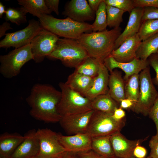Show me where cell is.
Listing matches in <instances>:
<instances>
[{"label": "cell", "mask_w": 158, "mask_h": 158, "mask_svg": "<svg viewBox=\"0 0 158 158\" xmlns=\"http://www.w3.org/2000/svg\"><path fill=\"white\" fill-rule=\"evenodd\" d=\"M24 136L16 133H5L0 136V158H10Z\"/></svg>", "instance_id": "21"}, {"label": "cell", "mask_w": 158, "mask_h": 158, "mask_svg": "<svg viewBox=\"0 0 158 158\" xmlns=\"http://www.w3.org/2000/svg\"></svg>", "instance_id": "52"}, {"label": "cell", "mask_w": 158, "mask_h": 158, "mask_svg": "<svg viewBox=\"0 0 158 158\" xmlns=\"http://www.w3.org/2000/svg\"><path fill=\"white\" fill-rule=\"evenodd\" d=\"M58 36L43 28L33 38L30 43L33 60L36 63L43 61L53 51Z\"/></svg>", "instance_id": "10"}, {"label": "cell", "mask_w": 158, "mask_h": 158, "mask_svg": "<svg viewBox=\"0 0 158 158\" xmlns=\"http://www.w3.org/2000/svg\"><path fill=\"white\" fill-rule=\"evenodd\" d=\"M107 25L113 28L119 27L123 22V16L125 12L117 8L106 5Z\"/></svg>", "instance_id": "33"}, {"label": "cell", "mask_w": 158, "mask_h": 158, "mask_svg": "<svg viewBox=\"0 0 158 158\" xmlns=\"http://www.w3.org/2000/svg\"><path fill=\"white\" fill-rule=\"evenodd\" d=\"M12 29L9 23L7 21L4 22L0 26V38L5 35L7 30Z\"/></svg>", "instance_id": "45"}, {"label": "cell", "mask_w": 158, "mask_h": 158, "mask_svg": "<svg viewBox=\"0 0 158 158\" xmlns=\"http://www.w3.org/2000/svg\"><path fill=\"white\" fill-rule=\"evenodd\" d=\"M39 21L42 27L58 36L76 40L82 34L92 31V24L79 22L67 17L63 19L51 15H41Z\"/></svg>", "instance_id": "3"}, {"label": "cell", "mask_w": 158, "mask_h": 158, "mask_svg": "<svg viewBox=\"0 0 158 158\" xmlns=\"http://www.w3.org/2000/svg\"><path fill=\"white\" fill-rule=\"evenodd\" d=\"M17 1L28 13L38 18L41 15H50L51 13L46 5L44 0H18Z\"/></svg>", "instance_id": "27"}, {"label": "cell", "mask_w": 158, "mask_h": 158, "mask_svg": "<svg viewBox=\"0 0 158 158\" xmlns=\"http://www.w3.org/2000/svg\"><path fill=\"white\" fill-rule=\"evenodd\" d=\"M134 102L132 100L125 98L122 99L120 102L119 107L123 109H131L134 105Z\"/></svg>", "instance_id": "44"}, {"label": "cell", "mask_w": 158, "mask_h": 158, "mask_svg": "<svg viewBox=\"0 0 158 158\" xmlns=\"http://www.w3.org/2000/svg\"><path fill=\"white\" fill-rule=\"evenodd\" d=\"M73 158H78L76 153H73Z\"/></svg>", "instance_id": "49"}, {"label": "cell", "mask_w": 158, "mask_h": 158, "mask_svg": "<svg viewBox=\"0 0 158 158\" xmlns=\"http://www.w3.org/2000/svg\"><path fill=\"white\" fill-rule=\"evenodd\" d=\"M89 56L83 46L75 40L59 38L53 51L47 57L59 59L65 66L75 68Z\"/></svg>", "instance_id": "4"}, {"label": "cell", "mask_w": 158, "mask_h": 158, "mask_svg": "<svg viewBox=\"0 0 158 158\" xmlns=\"http://www.w3.org/2000/svg\"><path fill=\"white\" fill-rule=\"evenodd\" d=\"M111 158H118V157H114Z\"/></svg>", "instance_id": "51"}, {"label": "cell", "mask_w": 158, "mask_h": 158, "mask_svg": "<svg viewBox=\"0 0 158 158\" xmlns=\"http://www.w3.org/2000/svg\"><path fill=\"white\" fill-rule=\"evenodd\" d=\"M6 12L5 6L1 2H0V18H2L3 15Z\"/></svg>", "instance_id": "48"}, {"label": "cell", "mask_w": 158, "mask_h": 158, "mask_svg": "<svg viewBox=\"0 0 158 158\" xmlns=\"http://www.w3.org/2000/svg\"></svg>", "instance_id": "53"}, {"label": "cell", "mask_w": 158, "mask_h": 158, "mask_svg": "<svg viewBox=\"0 0 158 158\" xmlns=\"http://www.w3.org/2000/svg\"><path fill=\"white\" fill-rule=\"evenodd\" d=\"M93 110L80 113L62 117L60 124L66 133L72 135L86 133Z\"/></svg>", "instance_id": "13"}, {"label": "cell", "mask_w": 158, "mask_h": 158, "mask_svg": "<svg viewBox=\"0 0 158 158\" xmlns=\"http://www.w3.org/2000/svg\"><path fill=\"white\" fill-rule=\"evenodd\" d=\"M103 0H88L89 5L92 10L96 12Z\"/></svg>", "instance_id": "46"}, {"label": "cell", "mask_w": 158, "mask_h": 158, "mask_svg": "<svg viewBox=\"0 0 158 158\" xmlns=\"http://www.w3.org/2000/svg\"><path fill=\"white\" fill-rule=\"evenodd\" d=\"M147 60L149 65L154 69L156 73V76L153 81L158 87V53L153 54L148 58Z\"/></svg>", "instance_id": "37"}, {"label": "cell", "mask_w": 158, "mask_h": 158, "mask_svg": "<svg viewBox=\"0 0 158 158\" xmlns=\"http://www.w3.org/2000/svg\"><path fill=\"white\" fill-rule=\"evenodd\" d=\"M134 7L158 8V0H134Z\"/></svg>", "instance_id": "38"}, {"label": "cell", "mask_w": 158, "mask_h": 158, "mask_svg": "<svg viewBox=\"0 0 158 158\" xmlns=\"http://www.w3.org/2000/svg\"><path fill=\"white\" fill-rule=\"evenodd\" d=\"M61 97L58 107L62 117L85 113L92 110L91 101L74 91L63 82L59 83Z\"/></svg>", "instance_id": "5"}, {"label": "cell", "mask_w": 158, "mask_h": 158, "mask_svg": "<svg viewBox=\"0 0 158 158\" xmlns=\"http://www.w3.org/2000/svg\"><path fill=\"white\" fill-rule=\"evenodd\" d=\"M158 33V19L143 21L138 33L141 41Z\"/></svg>", "instance_id": "32"}, {"label": "cell", "mask_w": 158, "mask_h": 158, "mask_svg": "<svg viewBox=\"0 0 158 158\" xmlns=\"http://www.w3.org/2000/svg\"><path fill=\"white\" fill-rule=\"evenodd\" d=\"M151 151L149 156L153 158H158V138L155 135L152 137L149 142Z\"/></svg>", "instance_id": "39"}, {"label": "cell", "mask_w": 158, "mask_h": 158, "mask_svg": "<svg viewBox=\"0 0 158 158\" xmlns=\"http://www.w3.org/2000/svg\"><path fill=\"white\" fill-rule=\"evenodd\" d=\"M143 8L135 7L130 13L127 25L115 41L114 50L127 39L138 34L142 23Z\"/></svg>", "instance_id": "19"}, {"label": "cell", "mask_w": 158, "mask_h": 158, "mask_svg": "<svg viewBox=\"0 0 158 158\" xmlns=\"http://www.w3.org/2000/svg\"><path fill=\"white\" fill-rule=\"evenodd\" d=\"M140 91L137 102L131 109L137 114L145 116L148 115L149 111L158 97L151 78L149 66L139 74Z\"/></svg>", "instance_id": "7"}, {"label": "cell", "mask_w": 158, "mask_h": 158, "mask_svg": "<svg viewBox=\"0 0 158 158\" xmlns=\"http://www.w3.org/2000/svg\"><path fill=\"white\" fill-rule=\"evenodd\" d=\"M158 19V8L145 7L143 8L142 22L145 20Z\"/></svg>", "instance_id": "35"}, {"label": "cell", "mask_w": 158, "mask_h": 158, "mask_svg": "<svg viewBox=\"0 0 158 158\" xmlns=\"http://www.w3.org/2000/svg\"><path fill=\"white\" fill-rule=\"evenodd\" d=\"M33 56L30 44L12 50L0 56V73L4 78L10 79L20 73L23 66Z\"/></svg>", "instance_id": "6"}, {"label": "cell", "mask_w": 158, "mask_h": 158, "mask_svg": "<svg viewBox=\"0 0 158 158\" xmlns=\"http://www.w3.org/2000/svg\"><path fill=\"white\" fill-rule=\"evenodd\" d=\"M112 116L115 120L120 121L126 118V113L123 109L119 107L115 109Z\"/></svg>", "instance_id": "43"}, {"label": "cell", "mask_w": 158, "mask_h": 158, "mask_svg": "<svg viewBox=\"0 0 158 158\" xmlns=\"http://www.w3.org/2000/svg\"><path fill=\"white\" fill-rule=\"evenodd\" d=\"M40 22L34 19L29 21L28 25L24 29L12 33H6L0 42V47L15 49L27 45L42 28Z\"/></svg>", "instance_id": "11"}, {"label": "cell", "mask_w": 158, "mask_h": 158, "mask_svg": "<svg viewBox=\"0 0 158 158\" xmlns=\"http://www.w3.org/2000/svg\"><path fill=\"white\" fill-rule=\"evenodd\" d=\"M39 150L36 158H60L67 151L60 142L59 134L47 128L38 129Z\"/></svg>", "instance_id": "9"}, {"label": "cell", "mask_w": 158, "mask_h": 158, "mask_svg": "<svg viewBox=\"0 0 158 158\" xmlns=\"http://www.w3.org/2000/svg\"><path fill=\"white\" fill-rule=\"evenodd\" d=\"M147 153L146 149L139 145L134 148L133 154L135 157L136 158H144L146 157Z\"/></svg>", "instance_id": "41"}, {"label": "cell", "mask_w": 158, "mask_h": 158, "mask_svg": "<svg viewBox=\"0 0 158 158\" xmlns=\"http://www.w3.org/2000/svg\"><path fill=\"white\" fill-rule=\"evenodd\" d=\"M121 30L119 27L109 30L85 33L75 40L85 48L89 56L103 62L114 50L115 41Z\"/></svg>", "instance_id": "2"}, {"label": "cell", "mask_w": 158, "mask_h": 158, "mask_svg": "<svg viewBox=\"0 0 158 158\" xmlns=\"http://www.w3.org/2000/svg\"><path fill=\"white\" fill-rule=\"evenodd\" d=\"M139 91V74H135L125 81V97L132 100L134 105L137 101Z\"/></svg>", "instance_id": "29"}, {"label": "cell", "mask_w": 158, "mask_h": 158, "mask_svg": "<svg viewBox=\"0 0 158 158\" xmlns=\"http://www.w3.org/2000/svg\"><path fill=\"white\" fill-rule=\"evenodd\" d=\"M111 136L92 138V150L104 158L115 157L110 140Z\"/></svg>", "instance_id": "24"}, {"label": "cell", "mask_w": 158, "mask_h": 158, "mask_svg": "<svg viewBox=\"0 0 158 158\" xmlns=\"http://www.w3.org/2000/svg\"><path fill=\"white\" fill-rule=\"evenodd\" d=\"M45 4L48 8L51 13L54 12L58 15L59 5L60 2L59 0H44Z\"/></svg>", "instance_id": "40"}, {"label": "cell", "mask_w": 158, "mask_h": 158, "mask_svg": "<svg viewBox=\"0 0 158 158\" xmlns=\"http://www.w3.org/2000/svg\"><path fill=\"white\" fill-rule=\"evenodd\" d=\"M61 96V91L50 84H35L26 99L30 108V114L45 122H59L62 116L58 111V107Z\"/></svg>", "instance_id": "1"}, {"label": "cell", "mask_w": 158, "mask_h": 158, "mask_svg": "<svg viewBox=\"0 0 158 158\" xmlns=\"http://www.w3.org/2000/svg\"><path fill=\"white\" fill-rule=\"evenodd\" d=\"M106 6V4L103 0L95 12V19L92 24L93 32H100L107 30L108 25Z\"/></svg>", "instance_id": "30"}, {"label": "cell", "mask_w": 158, "mask_h": 158, "mask_svg": "<svg viewBox=\"0 0 158 158\" xmlns=\"http://www.w3.org/2000/svg\"><path fill=\"white\" fill-rule=\"evenodd\" d=\"M109 71L104 63L100 66L98 75L84 97L92 101L97 96L108 92Z\"/></svg>", "instance_id": "20"}, {"label": "cell", "mask_w": 158, "mask_h": 158, "mask_svg": "<svg viewBox=\"0 0 158 158\" xmlns=\"http://www.w3.org/2000/svg\"><path fill=\"white\" fill-rule=\"evenodd\" d=\"M130 140L118 132L111 136L110 140L116 157L120 158H135L133 154L135 147L146 140Z\"/></svg>", "instance_id": "15"}, {"label": "cell", "mask_w": 158, "mask_h": 158, "mask_svg": "<svg viewBox=\"0 0 158 158\" xmlns=\"http://www.w3.org/2000/svg\"><path fill=\"white\" fill-rule=\"evenodd\" d=\"M148 116L155 123L156 128V133L155 135L158 138V97L151 108Z\"/></svg>", "instance_id": "36"}, {"label": "cell", "mask_w": 158, "mask_h": 158, "mask_svg": "<svg viewBox=\"0 0 158 158\" xmlns=\"http://www.w3.org/2000/svg\"><path fill=\"white\" fill-rule=\"evenodd\" d=\"M103 62L89 56L75 68L74 72L91 77L98 75L101 65Z\"/></svg>", "instance_id": "28"}, {"label": "cell", "mask_w": 158, "mask_h": 158, "mask_svg": "<svg viewBox=\"0 0 158 158\" xmlns=\"http://www.w3.org/2000/svg\"><path fill=\"white\" fill-rule=\"evenodd\" d=\"M141 42L138 33L125 40L110 56L119 62H130L136 58V51Z\"/></svg>", "instance_id": "18"}, {"label": "cell", "mask_w": 158, "mask_h": 158, "mask_svg": "<svg viewBox=\"0 0 158 158\" xmlns=\"http://www.w3.org/2000/svg\"><path fill=\"white\" fill-rule=\"evenodd\" d=\"M157 53H158V33L141 41L136 51V58L146 61L151 55Z\"/></svg>", "instance_id": "26"}, {"label": "cell", "mask_w": 158, "mask_h": 158, "mask_svg": "<svg viewBox=\"0 0 158 158\" xmlns=\"http://www.w3.org/2000/svg\"><path fill=\"white\" fill-rule=\"evenodd\" d=\"M92 109L113 114L119 104L114 100L108 93L99 95L91 101Z\"/></svg>", "instance_id": "25"}, {"label": "cell", "mask_w": 158, "mask_h": 158, "mask_svg": "<svg viewBox=\"0 0 158 158\" xmlns=\"http://www.w3.org/2000/svg\"><path fill=\"white\" fill-rule=\"evenodd\" d=\"M112 115L94 110L86 133L92 138L111 135L120 132L125 125L126 118L117 121L114 119Z\"/></svg>", "instance_id": "8"}, {"label": "cell", "mask_w": 158, "mask_h": 158, "mask_svg": "<svg viewBox=\"0 0 158 158\" xmlns=\"http://www.w3.org/2000/svg\"><path fill=\"white\" fill-rule=\"evenodd\" d=\"M144 158H153L150 157L149 156H148L147 157H146Z\"/></svg>", "instance_id": "50"}, {"label": "cell", "mask_w": 158, "mask_h": 158, "mask_svg": "<svg viewBox=\"0 0 158 158\" xmlns=\"http://www.w3.org/2000/svg\"><path fill=\"white\" fill-rule=\"evenodd\" d=\"M107 5H110L130 13L135 8L134 0H104Z\"/></svg>", "instance_id": "34"}, {"label": "cell", "mask_w": 158, "mask_h": 158, "mask_svg": "<svg viewBox=\"0 0 158 158\" xmlns=\"http://www.w3.org/2000/svg\"><path fill=\"white\" fill-rule=\"evenodd\" d=\"M103 63L110 72L116 68L122 70L125 73L123 78L125 81L132 75L139 74L149 66L147 60L144 61L136 58L130 62L122 63L117 61L110 56L105 59Z\"/></svg>", "instance_id": "14"}, {"label": "cell", "mask_w": 158, "mask_h": 158, "mask_svg": "<svg viewBox=\"0 0 158 158\" xmlns=\"http://www.w3.org/2000/svg\"><path fill=\"white\" fill-rule=\"evenodd\" d=\"M59 139L68 152L77 153L92 150V137L86 133L68 136L59 134Z\"/></svg>", "instance_id": "17"}, {"label": "cell", "mask_w": 158, "mask_h": 158, "mask_svg": "<svg viewBox=\"0 0 158 158\" xmlns=\"http://www.w3.org/2000/svg\"><path fill=\"white\" fill-rule=\"evenodd\" d=\"M94 78L74 72L68 76L65 83L70 88L84 97L91 87Z\"/></svg>", "instance_id": "23"}, {"label": "cell", "mask_w": 158, "mask_h": 158, "mask_svg": "<svg viewBox=\"0 0 158 158\" xmlns=\"http://www.w3.org/2000/svg\"><path fill=\"white\" fill-rule=\"evenodd\" d=\"M125 86V81L121 72L115 69L110 72L108 93L119 104L122 99L126 98Z\"/></svg>", "instance_id": "22"}, {"label": "cell", "mask_w": 158, "mask_h": 158, "mask_svg": "<svg viewBox=\"0 0 158 158\" xmlns=\"http://www.w3.org/2000/svg\"><path fill=\"white\" fill-rule=\"evenodd\" d=\"M62 14L75 21L85 23L95 18V12L86 0H71L65 5Z\"/></svg>", "instance_id": "12"}, {"label": "cell", "mask_w": 158, "mask_h": 158, "mask_svg": "<svg viewBox=\"0 0 158 158\" xmlns=\"http://www.w3.org/2000/svg\"><path fill=\"white\" fill-rule=\"evenodd\" d=\"M76 154L78 158H104L92 150Z\"/></svg>", "instance_id": "42"}, {"label": "cell", "mask_w": 158, "mask_h": 158, "mask_svg": "<svg viewBox=\"0 0 158 158\" xmlns=\"http://www.w3.org/2000/svg\"><path fill=\"white\" fill-rule=\"evenodd\" d=\"M27 13V12L22 7H9L6 9L5 19L6 21H10L20 25L26 22Z\"/></svg>", "instance_id": "31"}, {"label": "cell", "mask_w": 158, "mask_h": 158, "mask_svg": "<svg viewBox=\"0 0 158 158\" xmlns=\"http://www.w3.org/2000/svg\"><path fill=\"white\" fill-rule=\"evenodd\" d=\"M37 130L33 129L24 135V139L10 158H35L39 150V142Z\"/></svg>", "instance_id": "16"}, {"label": "cell", "mask_w": 158, "mask_h": 158, "mask_svg": "<svg viewBox=\"0 0 158 158\" xmlns=\"http://www.w3.org/2000/svg\"><path fill=\"white\" fill-rule=\"evenodd\" d=\"M73 153L68 151L65 152L60 158H73Z\"/></svg>", "instance_id": "47"}]
</instances>
